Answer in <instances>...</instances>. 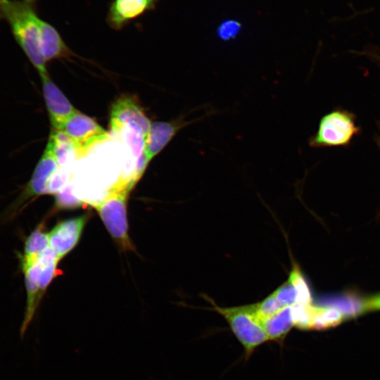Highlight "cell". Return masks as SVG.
Wrapping results in <instances>:
<instances>
[{"label": "cell", "mask_w": 380, "mask_h": 380, "mask_svg": "<svg viewBox=\"0 0 380 380\" xmlns=\"http://www.w3.org/2000/svg\"><path fill=\"white\" fill-rule=\"evenodd\" d=\"M39 1L0 0V20L8 25L15 42L42 77L49 72L41 49Z\"/></svg>", "instance_id": "cell-1"}, {"label": "cell", "mask_w": 380, "mask_h": 380, "mask_svg": "<svg viewBox=\"0 0 380 380\" xmlns=\"http://www.w3.org/2000/svg\"><path fill=\"white\" fill-rule=\"evenodd\" d=\"M132 187L129 177L120 178L99 201H86L99 215L107 230L123 251H133L128 234L127 203Z\"/></svg>", "instance_id": "cell-2"}, {"label": "cell", "mask_w": 380, "mask_h": 380, "mask_svg": "<svg viewBox=\"0 0 380 380\" xmlns=\"http://www.w3.org/2000/svg\"><path fill=\"white\" fill-rule=\"evenodd\" d=\"M203 297L212 305V310L227 321L232 333L243 346L246 359L251 357L258 346L269 341L253 304L220 307L208 296L204 295Z\"/></svg>", "instance_id": "cell-3"}, {"label": "cell", "mask_w": 380, "mask_h": 380, "mask_svg": "<svg viewBox=\"0 0 380 380\" xmlns=\"http://www.w3.org/2000/svg\"><path fill=\"white\" fill-rule=\"evenodd\" d=\"M356 115L346 109L336 108L324 115L317 131L308 140L311 148L346 147L361 133Z\"/></svg>", "instance_id": "cell-4"}, {"label": "cell", "mask_w": 380, "mask_h": 380, "mask_svg": "<svg viewBox=\"0 0 380 380\" xmlns=\"http://www.w3.org/2000/svg\"><path fill=\"white\" fill-rule=\"evenodd\" d=\"M59 167L51 146L47 141L46 146L35 167L31 179L11 205V213L13 214L30 199L40 195L48 194L50 181Z\"/></svg>", "instance_id": "cell-5"}, {"label": "cell", "mask_w": 380, "mask_h": 380, "mask_svg": "<svg viewBox=\"0 0 380 380\" xmlns=\"http://www.w3.org/2000/svg\"><path fill=\"white\" fill-rule=\"evenodd\" d=\"M74 143L80 157L92 146L108 138V133L91 117L77 110L62 129Z\"/></svg>", "instance_id": "cell-6"}, {"label": "cell", "mask_w": 380, "mask_h": 380, "mask_svg": "<svg viewBox=\"0 0 380 380\" xmlns=\"http://www.w3.org/2000/svg\"><path fill=\"white\" fill-rule=\"evenodd\" d=\"M151 121L137 101L129 96H122L113 104L110 113V126L114 133L129 126L146 139Z\"/></svg>", "instance_id": "cell-7"}, {"label": "cell", "mask_w": 380, "mask_h": 380, "mask_svg": "<svg viewBox=\"0 0 380 380\" xmlns=\"http://www.w3.org/2000/svg\"><path fill=\"white\" fill-rule=\"evenodd\" d=\"M211 114L213 110L191 120H186V115H183L170 122L156 121L151 123L145 139L144 149L147 160L150 162L156 156L182 128L201 121Z\"/></svg>", "instance_id": "cell-8"}, {"label": "cell", "mask_w": 380, "mask_h": 380, "mask_svg": "<svg viewBox=\"0 0 380 380\" xmlns=\"http://www.w3.org/2000/svg\"><path fill=\"white\" fill-rule=\"evenodd\" d=\"M40 77L52 130H62L68 120L77 110L51 80L49 74Z\"/></svg>", "instance_id": "cell-9"}, {"label": "cell", "mask_w": 380, "mask_h": 380, "mask_svg": "<svg viewBox=\"0 0 380 380\" xmlns=\"http://www.w3.org/2000/svg\"><path fill=\"white\" fill-rule=\"evenodd\" d=\"M159 0H111L106 15L108 25L120 30L132 21L156 8Z\"/></svg>", "instance_id": "cell-10"}, {"label": "cell", "mask_w": 380, "mask_h": 380, "mask_svg": "<svg viewBox=\"0 0 380 380\" xmlns=\"http://www.w3.org/2000/svg\"><path fill=\"white\" fill-rule=\"evenodd\" d=\"M89 215L70 218L57 224L49 234V247L61 260L77 244Z\"/></svg>", "instance_id": "cell-11"}, {"label": "cell", "mask_w": 380, "mask_h": 380, "mask_svg": "<svg viewBox=\"0 0 380 380\" xmlns=\"http://www.w3.org/2000/svg\"><path fill=\"white\" fill-rule=\"evenodd\" d=\"M279 307L312 304V293L300 267L293 262L288 279L272 293Z\"/></svg>", "instance_id": "cell-12"}, {"label": "cell", "mask_w": 380, "mask_h": 380, "mask_svg": "<svg viewBox=\"0 0 380 380\" xmlns=\"http://www.w3.org/2000/svg\"><path fill=\"white\" fill-rule=\"evenodd\" d=\"M40 36L42 52L46 62L73 55L56 28L42 19L40 20Z\"/></svg>", "instance_id": "cell-13"}, {"label": "cell", "mask_w": 380, "mask_h": 380, "mask_svg": "<svg viewBox=\"0 0 380 380\" xmlns=\"http://www.w3.org/2000/svg\"><path fill=\"white\" fill-rule=\"evenodd\" d=\"M269 341L282 343L291 329L295 327L292 306L286 307L262 320Z\"/></svg>", "instance_id": "cell-14"}, {"label": "cell", "mask_w": 380, "mask_h": 380, "mask_svg": "<svg viewBox=\"0 0 380 380\" xmlns=\"http://www.w3.org/2000/svg\"><path fill=\"white\" fill-rule=\"evenodd\" d=\"M48 141L60 167L80 157L74 143L63 130H51Z\"/></svg>", "instance_id": "cell-15"}, {"label": "cell", "mask_w": 380, "mask_h": 380, "mask_svg": "<svg viewBox=\"0 0 380 380\" xmlns=\"http://www.w3.org/2000/svg\"><path fill=\"white\" fill-rule=\"evenodd\" d=\"M346 319L338 309L330 306H314L311 329H325L341 324Z\"/></svg>", "instance_id": "cell-16"}, {"label": "cell", "mask_w": 380, "mask_h": 380, "mask_svg": "<svg viewBox=\"0 0 380 380\" xmlns=\"http://www.w3.org/2000/svg\"><path fill=\"white\" fill-rule=\"evenodd\" d=\"M49 247V234L44 232V223L39 224L27 238L25 247V255H37Z\"/></svg>", "instance_id": "cell-17"}, {"label": "cell", "mask_w": 380, "mask_h": 380, "mask_svg": "<svg viewBox=\"0 0 380 380\" xmlns=\"http://www.w3.org/2000/svg\"><path fill=\"white\" fill-rule=\"evenodd\" d=\"M55 206L58 209H70L82 206L85 203L84 201H81L75 197L71 189L68 186L61 189L56 194Z\"/></svg>", "instance_id": "cell-18"}, {"label": "cell", "mask_w": 380, "mask_h": 380, "mask_svg": "<svg viewBox=\"0 0 380 380\" xmlns=\"http://www.w3.org/2000/svg\"><path fill=\"white\" fill-rule=\"evenodd\" d=\"M241 29V23L236 20H227L217 28V35L222 41H229L236 38Z\"/></svg>", "instance_id": "cell-19"}, {"label": "cell", "mask_w": 380, "mask_h": 380, "mask_svg": "<svg viewBox=\"0 0 380 380\" xmlns=\"http://www.w3.org/2000/svg\"><path fill=\"white\" fill-rule=\"evenodd\" d=\"M364 312L380 310V293L363 299Z\"/></svg>", "instance_id": "cell-20"}, {"label": "cell", "mask_w": 380, "mask_h": 380, "mask_svg": "<svg viewBox=\"0 0 380 380\" xmlns=\"http://www.w3.org/2000/svg\"><path fill=\"white\" fill-rule=\"evenodd\" d=\"M359 54H362L364 56H366L367 57L374 60V61L380 63V54L379 53H376L375 51H362V52H358Z\"/></svg>", "instance_id": "cell-21"}, {"label": "cell", "mask_w": 380, "mask_h": 380, "mask_svg": "<svg viewBox=\"0 0 380 380\" xmlns=\"http://www.w3.org/2000/svg\"><path fill=\"white\" fill-rule=\"evenodd\" d=\"M374 141L380 149V135L376 134L375 136Z\"/></svg>", "instance_id": "cell-22"}]
</instances>
